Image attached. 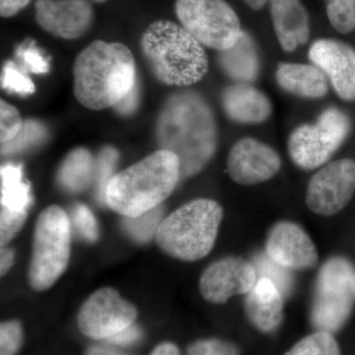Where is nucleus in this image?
I'll return each mask as SVG.
<instances>
[{
    "mask_svg": "<svg viewBox=\"0 0 355 355\" xmlns=\"http://www.w3.org/2000/svg\"><path fill=\"white\" fill-rule=\"evenodd\" d=\"M257 280L258 275L252 261L229 256L205 268L200 279V291L207 302L224 304L233 296L246 295Z\"/></svg>",
    "mask_w": 355,
    "mask_h": 355,
    "instance_id": "12",
    "label": "nucleus"
},
{
    "mask_svg": "<svg viewBox=\"0 0 355 355\" xmlns=\"http://www.w3.org/2000/svg\"><path fill=\"white\" fill-rule=\"evenodd\" d=\"M118 150L113 146L103 147L96 158L95 196L100 205H106L107 187L113 179L118 165Z\"/></svg>",
    "mask_w": 355,
    "mask_h": 355,
    "instance_id": "26",
    "label": "nucleus"
},
{
    "mask_svg": "<svg viewBox=\"0 0 355 355\" xmlns=\"http://www.w3.org/2000/svg\"><path fill=\"white\" fill-rule=\"evenodd\" d=\"M275 76L282 90L302 99H321L330 87L324 72L313 64L279 62Z\"/></svg>",
    "mask_w": 355,
    "mask_h": 355,
    "instance_id": "20",
    "label": "nucleus"
},
{
    "mask_svg": "<svg viewBox=\"0 0 355 355\" xmlns=\"http://www.w3.org/2000/svg\"><path fill=\"white\" fill-rule=\"evenodd\" d=\"M256 268L258 279L266 277L277 284L284 296H288L293 289L294 282L291 270H286L284 266L268 258L266 254H259L254 257L253 261Z\"/></svg>",
    "mask_w": 355,
    "mask_h": 355,
    "instance_id": "28",
    "label": "nucleus"
},
{
    "mask_svg": "<svg viewBox=\"0 0 355 355\" xmlns=\"http://www.w3.org/2000/svg\"><path fill=\"white\" fill-rule=\"evenodd\" d=\"M2 87L19 95L33 94L36 90L35 84L29 77L16 67L13 62H8L3 67Z\"/></svg>",
    "mask_w": 355,
    "mask_h": 355,
    "instance_id": "32",
    "label": "nucleus"
},
{
    "mask_svg": "<svg viewBox=\"0 0 355 355\" xmlns=\"http://www.w3.org/2000/svg\"><path fill=\"white\" fill-rule=\"evenodd\" d=\"M96 159L86 148L70 151L64 159L58 172V182L62 190L79 193L94 183Z\"/></svg>",
    "mask_w": 355,
    "mask_h": 355,
    "instance_id": "22",
    "label": "nucleus"
},
{
    "mask_svg": "<svg viewBox=\"0 0 355 355\" xmlns=\"http://www.w3.org/2000/svg\"><path fill=\"white\" fill-rule=\"evenodd\" d=\"M217 62L222 72L235 83H254L260 76L261 57L251 33L243 30L241 36L231 48L218 51Z\"/></svg>",
    "mask_w": 355,
    "mask_h": 355,
    "instance_id": "21",
    "label": "nucleus"
},
{
    "mask_svg": "<svg viewBox=\"0 0 355 355\" xmlns=\"http://www.w3.org/2000/svg\"><path fill=\"white\" fill-rule=\"evenodd\" d=\"M187 355H240V352L233 343L209 338L191 343Z\"/></svg>",
    "mask_w": 355,
    "mask_h": 355,
    "instance_id": "35",
    "label": "nucleus"
},
{
    "mask_svg": "<svg viewBox=\"0 0 355 355\" xmlns=\"http://www.w3.org/2000/svg\"><path fill=\"white\" fill-rule=\"evenodd\" d=\"M330 24L336 32L347 35L355 30V0H324Z\"/></svg>",
    "mask_w": 355,
    "mask_h": 355,
    "instance_id": "29",
    "label": "nucleus"
},
{
    "mask_svg": "<svg viewBox=\"0 0 355 355\" xmlns=\"http://www.w3.org/2000/svg\"><path fill=\"white\" fill-rule=\"evenodd\" d=\"M163 219L164 209L160 205L139 216H123L121 225L133 241L146 244L156 237Z\"/></svg>",
    "mask_w": 355,
    "mask_h": 355,
    "instance_id": "24",
    "label": "nucleus"
},
{
    "mask_svg": "<svg viewBox=\"0 0 355 355\" xmlns=\"http://www.w3.org/2000/svg\"><path fill=\"white\" fill-rule=\"evenodd\" d=\"M1 207L13 211H28L32 203L31 190L23 179L22 166L6 164L0 170Z\"/></svg>",
    "mask_w": 355,
    "mask_h": 355,
    "instance_id": "23",
    "label": "nucleus"
},
{
    "mask_svg": "<svg viewBox=\"0 0 355 355\" xmlns=\"http://www.w3.org/2000/svg\"><path fill=\"white\" fill-rule=\"evenodd\" d=\"M140 49L153 76L165 85L189 87L202 81L209 71L202 44L172 21L151 23L142 34Z\"/></svg>",
    "mask_w": 355,
    "mask_h": 355,
    "instance_id": "4",
    "label": "nucleus"
},
{
    "mask_svg": "<svg viewBox=\"0 0 355 355\" xmlns=\"http://www.w3.org/2000/svg\"><path fill=\"white\" fill-rule=\"evenodd\" d=\"M354 293H355V270H354Z\"/></svg>",
    "mask_w": 355,
    "mask_h": 355,
    "instance_id": "45",
    "label": "nucleus"
},
{
    "mask_svg": "<svg viewBox=\"0 0 355 355\" xmlns=\"http://www.w3.org/2000/svg\"><path fill=\"white\" fill-rule=\"evenodd\" d=\"M308 58L324 72L340 99L355 101V50L352 46L338 40H316L310 46Z\"/></svg>",
    "mask_w": 355,
    "mask_h": 355,
    "instance_id": "16",
    "label": "nucleus"
},
{
    "mask_svg": "<svg viewBox=\"0 0 355 355\" xmlns=\"http://www.w3.org/2000/svg\"><path fill=\"white\" fill-rule=\"evenodd\" d=\"M175 12L184 29L212 50H227L243 32L237 13L226 0H176Z\"/></svg>",
    "mask_w": 355,
    "mask_h": 355,
    "instance_id": "9",
    "label": "nucleus"
},
{
    "mask_svg": "<svg viewBox=\"0 0 355 355\" xmlns=\"http://www.w3.org/2000/svg\"><path fill=\"white\" fill-rule=\"evenodd\" d=\"M23 340L22 326L18 321L3 322L0 326V355H15Z\"/></svg>",
    "mask_w": 355,
    "mask_h": 355,
    "instance_id": "34",
    "label": "nucleus"
},
{
    "mask_svg": "<svg viewBox=\"0 0 355 355\" xmlns=\"http://www.w3.org/2000/svg\"><path fill=\"white\" fill-rule=\"evenodd\" d=\"M35 19L53 37L76 40L90 29L94 9L90 0H36Z\"/></svg>",
    "mask_w": 355,
    "mask_h": 355,
    "instance_id": "15",
    "label": "nucleus"
},
{
    "mask_svg": "<svg viewBox=\"0 0 355 355\" xmlns=\"http://www.w3.org/2000/svg\"><path fill=\"white\" fill-rule=\"evenodd\" d=\"M141 331L139 327L132 324V326L128 327L125 330L121 331L120 333L112 336L107 342L114 345H130L139 342L141 338Z\"/></svg>",
    "mask_w": 355,
    "mask_h": 355,
    "instance_id": "38",
    "label": "nucleus"
},
{
    "mask_svg": "<svg viewBox=\"0 0 355 355\" xmlns=\"http://www.w3.org/2000/svg\"><path fill=\"white\" fill-rule=\"evenodd\" d=\"M72 221L77 233L89 243L96 242L99 238V226L94 214L86 205H77L72 210Z\"/></svg>",
    "mask_w": 355,
    "mask_h": 355,
    "instance_id": "30",
    "label": "nucleus"
},
{
    "mask_svg": "<svg viewBox=\"0 0 355 355\" xmlns=\"http://www.w3.org/2000/svg\"><path fill=\"white\" fill-rule=\"evenodd\" d=\"M31 0H0V15L3 18L12 17L24 9Z\"/></svg>",
    "mask_w": 355,
    "mask_h": 355,
    "instance_id": "39",
    "label": "nucleus"
},
{
    "mask_svg": "<svg viewBox=\"0 0 355 355\" xmlns=\"http://www.w3.org/2000/svg\"><path fill=\"white\" fill-rule=\"evenodd\" d=\"M284 294L272 280L261 277L245 297V312L257 330L272 333L284 319Z\"/></svg>",
    "mask_w": 355,
    "mask_h": 355,
    "instance_id": "19",
    "label": "nucleus"
},
{
    "mask_svg": "<svg viewBox=\"0 0 355 355\" xmlns=\"http://www.w3.org/2000/svg\"><path fill=\"white\" fill-rule=\"evenodd\" d=\"M137 316V308L132 303L114 288L104 287L86 299L77 315V324L88 338L108 340L132 326Z\"/></svg>",
    "mask_w": 355,
    "mask_h": 355,
    "instance_id": "11",
    "label": "nucleus"
},
{
    "mask_svg": "<svg viewBox=\"0 0 355 355\" xmlns=\"http://www.w3.org/2000/svg\"><path fill=\"white\" fill-rule=\"evenodd\" d=\"M223 216V209L216 200H191L164 217L156 242L164 253L177 260H202L216 245Z\"/></svg>",
    "mask_w": 355,
    "mask_h": 355,
    "instance_id": "5",
    "label": "nucleus"
},
{
    "mask_svg": "<svg viewBox=\"0 0 355 355\" xmlns=\"http://www.w3.org/2000/svg\"><path fill=\"white\" fill-rule=\"evenodd\" d=\"M284 355H340L333 334L317 331L296 343Z\"/></svg>",
    "mask_w": 355,
    "mask_h": 355,
    "instance_id": "27",
    "label": "nucleus"
},
{
    "mask_svg": "<svg viewBox=\"0 0 355 355\" xmlns=\"http://www.w3.org/2000/svg\"><path fill=\"white\" fill-rule=\"evenodd\" d=\"M14 261V251L10 248L2 247L0 254V272L2 277L10 270Z\"/></svg>",
    "mask_w": 355,
    "mask_h": 355,
    "instance_id": "40",
    "label": "nucleus"
},
{
    "mask_svg": "<svg viewBox=\"0 0 355 355\" xmlns=\"http://www.w3.org/2000/svg\"><path fill=\"white\" fill-rule=\"evenodd\" d=\"M243 1H244L250 8L258 11L263 9V7L266 6V4L270 2V0H243Z\"/></svg>",
    "mask_w": 355,
    "mask_h": 355,
    "instance_id": "43",
    "label": "nucleus"
},
{
    "mask_svg": "<svg viewBox=\"0 0 355 355\" xmlns=\"http://www.w3.org/2000/svg\"><path fill=\"white\" fill-rule=\"evenodd\" d=\"M46 135L48 132L46 127L39 121H24L20 132L14 139L1 144V154L8 156L25 153L28 149L42 144L46 139Z\"/></svg>",
    "mask_w": 355,
    "mask_h": 355,
    "instance_id": "25",
    "label": "nucleus"
},
{
    "mask_svg": "<svg viewBox=\"0 0 355 355\" xmlns=\"http://www.w3.org/2000/svg\"><path fill=\"white\" fill-rule=\"evenodd\" d=\"M226 166L234 183L254 186L270 181L277 175L282 160L273 147L253 137H244L231 147Z\"/></svg>",
    "mask_w": 355,
    "mask_h": 355,
    "instance_id": "13",
    "label": "nucleus"
},
{
    "mask_svg": "<svg viewBox=\"0 0 355 355\" xmlns=\"http://www.w3.org/2000/svg\"><path fill=\"white\" fill-rule=\"evenodd\" d=\"M266 254L273 261L289 270L314 268L319 254L309 234L293 221L273 224L266 240Z\"/></svg>",
    "mask_w": 355,
    "mask_h": 355,
    "instance_id": "14",
    "label": "nucleus"
},
{
    "mask_svg": "<svg viewBox=\"0 0 355 355\" xmlns=\"http://www.w3.org/2000/svg\"><path fill=\"white\" fill-rule=\"evenodd\" d=\"M28 211H13L1 207L0 211V244L6 247L24 225Z\"/></svg>",
    "mask_w": 355,
    "mask_h": 355,
    "instance_id": "33",
    "label": "nucleus"
},
{
    "mask_svg": "<svg viewBox=\"0 0 355 355\" xmlns=\"http://www.w3.org/2000/svg\"><path fill=\"white\" fill-rule=\"evenodd\" d=\"M355 193V161L338 159L322 166L308 183L305 202L317 216H331L342 211Z\"/></svg>",
    "mask_w": 355,
    "mask_h": 355,
    "instance_id": "10",
    "label": "nucleus"
},
{
    "mask_svg": "<svg viewBox=\"0 0 355 355\" xmlns=\"http://www.w3.org/2000/svg\"><path fill=\"white\" fill-rule=\"evenodd\" d=\"M86 355H127L119 350L112 349V347H105V345H95L90 347L86 352Z\"/></svg>",
    "mask_w": 355,
    "mask_h": 355,
    "instance_id": "42",
    "label": "nucleus"
},
{
    "mask_svg": "<svg viewBox=\"0 0 355 355\" xmlns=\"http://www.w3.org/2000/svg\"><path fill=\"white\" fill-rule=\"evenodd\" d=\"M221 106L229 120L243 125L265 123L273 110L268 96L248 83H234L224 88Z\"/></svg>",
    "mask_w": 355,
    "mask_h": 355,
    "instance_id": "17",
    "label": "nucleus"
},
{
    "mask_svg": "<svg viewBox=\"0 0 355 355\" xmlns=\"http://www.w3.org/2000/svg\"><path fill=\"white\" fill-rule=\"evenodd\" d=\"M139 97L140 85L139 80H137L132 91L114 107V111L121 116H132L139 108Z\"/></svg>",
    "mask_w": 355,
    "mask_h": 355,
    "instance_id": "37",
    "label": "nucleus"
},
{
    "mask_svg": "<svg viewBox=\"0 0 355 355\" xmlns=\"http://www.w3.org/2000/svg\"><path fill=\"white\" fill-rule=\"evenodd\" d=\"M150 355H182L176 345L171 343H163L153 350Z\"/></svg>",
    "mask_w": 355,
    "mask_h": 355,
    "instance_id": "41",
    "label": "nucleus"
},
{
    "mask_svg": "<svg viewBox=\"0 0 355 355\" xmlns=\"http://www.w3.org/2000/svg\"><path fill=\"white\" fill-rule=\"evenodd\" d=\"M71 226L67 212L51 205L40 214L35 225L31 261L28 268L30 286L37 291L51 288L69 266Z\"/></svg>",
    "mask_w": 355,
    "mask_h": 355,
    "instance_id": "6",
    "label": "nucleus"
},
{
    "mask_svg": "<svg viewBox=\"0 0 355 355\" xmlns=\"http://www.w3.org/2000/svg\"><path fill=\"white\" fill-rule=\"evenodd\" d=\"M137 80L135 57L121 43L98 40L81 51L74 62V96L89 110L114 108Z\"/></svg>",
    "mask_w": 355,
    "mask_h": 355,
    "instance_id": "2",
    "label": "nucleus"
},
{
    "mask_svg": "<svg viewBox=\"0 0 355 355\" xmlns=\"http://www.w3.org/2000/svg\"><path fill=\"white\" fill-rule=\"evenodd\" d=\"M24 121L18 110L4 100L0 103V141L1 144L14 139L22 130Z\"/></svg>",
    "mask_w": 355,
    "mask_h": 355,
    "instance_id": "31",
    "label": "nucleus"
},
{
    "mask_svg": "<svg viewBox=\"0 0 355 355\" xmlns=\"http://www.w3.org/2000/svg\"><path fill=\"white\" fill-rule=\"evenodd\" d=\"M17 57L19 58L26 69L33 73L44 74L50 69L48 60L34 44H26L18 49Z\"/></svg>",
    "mask_w": 355,
    "mask_h": 355,
    "instance_id": "36",
    "label": "nucleus"
},
{
    "mask_svg": "<svg viewBox=\"0 0 355 355\" xmlns=\"http://www.w3.org/2000/svg\"><path fill=\"white\" fill-rule=\"evenodd\" d=\"M181 177L176 154L159 149L116 173L106 191V205L123 216H139L160 207Z\"/></svg>",
    "mask_w": 355,
    "mask_h": 355,
    "instance_id": "3",
    "label": "nucleus"
},
{
    "mask_svg": "<svg viewBox=\"0 0 355 355\" xmlns=\"http://www.w3.org/2000/svg\"><path fill=\"white\" fill-rule=\"evenodd\" d=\"M91 2H94V3H105V2L108 1V0H90Z\"/></svg>",
    "mask_w": 355,
    "mask_h": 355,
    "instance_id": "44",
    "label": "nucleus"
},
{
    "mask_svg": "<svg viewBox=\"0 0 355 355\" xmlns=\"http://www.w3.org/2000/svg\"><path fill=\"white\" fill-rule=\"evenodd\" d=\"M352 132V121L342 109L330 107L314 123H302L292 130L287 153L293 164L302 170L326 165Z\"/></svg>",
    "mask_w": 355,
    "mask_h": 355,
    "instance_id": "7",
    "label": "nucleus"
},
{
    "mask_svg": "<svg viewBox=\"0 0 355 355\" xmlns=\"http://www.w3.org/2000/svg\"><path fill=\"white\" fill-rule=\"evenodd\" d=\"M155 137L159 148L171 151L179 158L182 179L196 176L216 153V114L197 91L173 93L159 113Z\"/></svg>",
    "mask_w": 355,
    "mask_h": 355,
    "instance_id": "1",
    "label": "nucleus"
},
{
    "mask_svg": "<svg viewBox=\"0 0 355 355\" xmlns=\"http://www.w3.org/2000/svg\"><path fill=\"white\" fill-rule=\"evenodd\" d=\"M273 29L280 48L293 53L310 38V18L301 0H270Z\"/></svg>",
    "mask_w": 355,
    "mask_h": 355,
    "instance_id": "18",
    "label": "nucleus"
},
{
    "mask_svg": "<svg viewBox=\"0 0 355 355\" xmlns=\"http://www.w3.org/2000/svg\"><path fill=\"white\" fill-rule=\"evenodd\" d=\"M354 275L350 261L340 256L329 259L320 268L311 308L317 331L334 334L347 323L355 300Z\"/></svg>",
    "mask_w": 355,
    "mask_h": 355,
    "instance_id": "8",
    "label": "nucleus"
}]
</instances>
